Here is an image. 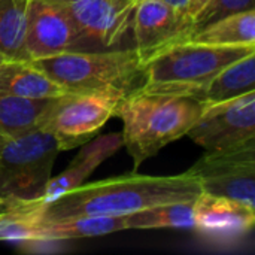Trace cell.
<instances>
[{
	"instance_id": "5",
	"label": "cell",
	"mask_w": 255,
	"mask_h": 255,
	"mask_svg": "<svg viewBox=\"0 0 255 255\" xmlns=\"http://www.w3.org/2000/svg\"><path fill=\"white\" fill-rule=\"evenodd\" d=\"M60 149L55 137L36 128L0 145V211L40 203Z\"/></svg>"
},
{
	"instance_id": "22",
	"label": "cell",
	"mask_w": 255,
	"mask_h": 255,
	"mask_svg": "<svg viewBox=\"0 0 255 255\" xmlns=\"http://www.w3.org/2000/svg\"><path fill=\"white\" fill-rule=\"evenodd\" d=\"M255 0H208L193 16V31L233 13L255 9Z\"/></svg>"
},
{
	"instance_id": "24",
	"label": "cell",
	"mask_w": 255,
	"mask_h": 255,
	"mask_svg": "<svg viewBox=\"0 0 255 255\" xmlns=\"http://www.w3.org/2000/svg\"><path fill=\"white\" fill-rule=\"evenodd\" d=\"M206 1H208V0H190V6H188V13H190V16L193 18V16L205 6Z\"/></svg>"
},
{
	"instance_id": "9",
	"label": "cell",
	"mask_w": 255,
	"mask_h": 255,
	"mask_svg": "<svg viewBox=\"0 0 255 255\" xmlns=\"http://www.w3.org/2000/svg\"><path fill=\"white\" fill-rule=\"evenodd\" d=\"M206 151H221L255 139V91L206 105L187 134Z\"/></svg>"
},
{
	"instance_id": "18",
	"label": "cell",
	"mask_w": 255,
	"mask_h": 255,
	"mask_svg": "<svg viewBox=\"0 0 255 255\" xmlns=\"http://www.w3.org/2000/svg\"><path fill=\"white\" fill-rule=\"evenodd\" d=\"M194 202H173L146 209H140L127 215L126 230H155V229H176L194 230Z\"/></svg>"
},
{
	"instance_id": "3",
	"label": "cell",
	"mask_w": 255,
	"mask_h": 255,
	"mask_svg": "<svg viewBox=\"0 0 255 255\" xmlns=\"http://www.w3.org/2000/svg\"><path fill=\"white\" fill-rule=\"evenodd\" d=\"M251 52H255V45L223 46L187 39L164 48L143 63L137 90L200 99L205 87L220 70Z\"/></svg>"
},
{
	"instance_id": "15",
	"label": "cell",
	"mask_w": 255,
	"mask_h": 255,
	"mask_svg": "<svg viewBox=\"0 0 255 255\" xmlns=\"http://www.w3.org/2000/svg\"><path fill=\"white\" fill-rule=\"evenodd\" d=\"M127 215H82L39 220V244L106 236L126 230Z\"/></svg>"
},
{
	"instance_id": "21",
	"label": "cell",
	"mask_w": 255,
	"mask_h": 255,
	"mask_svg": "<svg viewBox=\"0 0 255 255\" xmlns=\"http://www.w3.org/2000/svg\"><path fill=\"white\" fill-rule=\"evenodd\" d=\"M39 220L34 205L0 211V242L39 244Z\"/></svg>"
},
{
	"instance_id": "7",
	"label": "cell",
	"mask_w": 255,
	"mask_h": 255,
	"mask_svg": "<svg viewBox=\"0 0 255 255\" xmlns=\"http://www.w3.org/2000/svg\"><path fill=\"white\" fill-rule=\"evenodd\" d=\"M188 172L197 178L202 193L255 206V139L221 151H206Z\"/></svg>"
},
{
	"instance_id": "4",
	"label": "cell",
	"mask_w": 255,
	"mask_h": 255,
	"mask_svg": "<svg viewBox=\"0 0 255 255\" xmlns=\"http://www.w3.org/2000/svg\"><path fill=\"white\" fill-rule=\"evenodd\" d=\"M34 63L67 93L121 91L140 87L143 63L131 48L70 51L34 60Z\"/></svg>"
},
{
	"instance_id": "25",
	"label": "cell",
	"mask_w": 255,
	"mask_h": 255,
	"mask_svg": "<svg viewBox=\"0 0 255 255\" xmlns=\"http://www.w3.org/2000/svg\"><path fill=\"white\" fill-rule=\"evenodd\" d=\"M6 60H7V57H6L4 54H1V52H0V64H1L3 61H6Z\"/></svg>"
},
{
	"instance_id": "20",
	"label": "cell",
	"mask_w": 255,
	"mask_h": 255,
	"mask_svg": "<svg viewBox=\"0 0 255 255\" xmlns=\"http://www.w3.org/2000/svg\"><path fill=\"white\" fill-rule=\"evenodd\" d=\"M30 0H0V52L25 60V36Z\"/></svg>"
},
{
	"instance_id": "8",
	"label": "cell",
	"mask_w": 255,
	"mask_h": 255,
	"mask_svg": "<svg viewBox=\"0 0 255 255\" xmlns=\"http://www.w3.org/2000/svg\"><path fill=\"white\" fill-rule=\"evenodd\" d=\"M78 30L87 51L120 48L131 30L137 0H51Z\"/></svg>"
},
{
	"instance_id": "11",
	"label": "cell",
	"mask_w": 255,
	"mask_h": 255,
	"mask_svg": "<svg viewBox=\"0 0 255 255\" xmlns=\"http://www.w3.org/2000/svg\"><path fill=\"white\" fill-rule=\"evenodd\" d=\"M70 51L87 48L66 12L51 0H30L25 60L34 61Z\"/></svg>"
},
{
	"instance_id": "23",
	"label": "cell",
	"mask_w": 255,
	"mask_h": 255,
	"mask_svg": "<svg viewBox=\"0 0 255 255\" xmlns=\"http://www.w3.org/2000/svg\"><path fill=\"white\" fill-rule=\"evenodd\" d=\"M167 4H170L172 7L178 9V10H182V12H187L188 13V6H190V0H161ZM190 15V13H188Z\"/></svg>"
},
{
	"instance_id": "16",
	"label": "cell",
	"mask_w": 255,
	"mask_h": 255,
	"mask_svg": "<svg viewBox=\"0 0 255 255\" xmlns=\"http://www.w3.org/2000/svg\"><path fill=\"white\" fill-rule=\"evenodd\" d=\"M255 91V52H251L220 70L205 87L200 99L206 103H218Z\"/></svg>"
},
{
	"instance_id": "12",
	"label": "cell",
	"mask_w": 255,
	"mask_h": 255,
	"mask_svg": "<svg viewBox=\"0 0 255 255\" xmlns=\"http://www.w3.org/2000/svg\"><path fill=\"white\" fill-rule=\"evenodd\" d=\"M196 232L211 236H242L253 230L255 206L202 193L194 202Z\"/></svg>"
},
{
	"instance_id": "19",
	"label": "cell",
	"mask_w": 255,
	"mask_h": 255,
	"mask_svg": "<svg viewBox=\"0 0 255 255\" xmlns=\"http://www.w3.org/2000/svg\"><path fill=\"white\" fill-rule=\"evenodd\" d=\"M188 40L208 45H255V9L221 18L193 31Z\"/></svg>"
},
{
	"instance_id": "14",
	"label": "cell",
	"mask_w": 255,
	"mask_h": 255,
	"mask_svg": "<svg viewBox=\"0 0 255 255\" xmlns=\"http://www.w3.org/2000/svg\"><path fill=\"white\" fill-rule=\"evenodd\" d=\"M64 94L67 91L31 60L7 58L0 64V96L43 100Z\"/></svg>"
},
{
	"instance_id": "2",
	"label": "cell",
	"mask_w": 255,
	"mask_h": 255,
	"mask_svg": "<svg viewBox=\"0 0 255 255\" xmlns=\"http://www.w3.org/2000/svg\"><path fill=\"white\" fill-rule=\"evenodd\" d=\"M206 103L199 97L146 93H127L115 115L123 121V146L133 158L134 169L158 154L166 145L187 134Z\"/></svg>"
},
{
	"instance_id": "10",
	"label": "cell",
	"mask_w": 255,
	"mask_h": 255,
	"mask_svg": "<svg viewBox=\"0 0 255 255\" xmlns=\"http://www.w3.org/2000/svg\"><path fill=\"white\" fill-rule=\"evenodd\" d=\"M131 31L133 48L145 63L164 48L187 40L193 33V18L161 0H137Z\"/></svg>"
},
{
	"instance_id": "6",
	"label": "cell",
	"mask_w": 255,
	"mask_h": 255,
	"mask_svg": "<svg viewBox=\"0 0 255 255\" xmlns=\"http://www.w3.org/2000/svg\"><path fill=\"white\" fill-rule=\"evenodd\" d=\"M124 96L114 90L67 93L52 100L40 128L55 137L60 151L82 146L115 115Z\"/></svg>"
},
{
	"instance_id": "17",
	"label": "cell",
	"mask_w": 255,
	"mask_h": 255,
	"mask_svg": "<svg viewBox=\"0 0 255 255\" xmlns=\"http://www.w3.org/2000/svg\"><path fill=\"white\" fill-rule=\"evenodd\" d=\"M52 100H27L0 96V145L12 137L40 128Z\"/></svg>"
},
{
	"instance_id": "13",
	"label": "cell",
	"mask_w": 255,
	"mask_h": 255,
	"mask_svg": "<svg viewBox=\"0 0 255 255\" xmlns=\"http://www.w3.org/2000/svg\"><path fill=\"white\" fill-rule=\"evenodd\" d=\"M123 146L121 133H111L97 137L93 142H87L72 163L57 176H51L45 196L40 203L52 202L63 194L78 188L85 182V179L109 157H112Z\"/></svg>"
},
{
	"instance_id": "1",
	"label": "cell",
	"mask_w": 255,
	"mask_h": 255,
	"mask_svg": "<svg viewBox=\"0 0 255 255\" xmlns=\"http://www.w3.org/2000/svg\"><path fill=\"white\" fill-rule=\"evenodd\" d=\"M202 187L188 170L173 176L124 175L82 184L48 203H33L42 220L82 215H128L173 202L196 200Z\"/></svg>"
}]
</instances>
